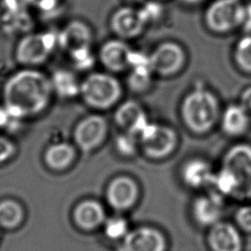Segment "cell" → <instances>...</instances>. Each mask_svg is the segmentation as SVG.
Listing matches in <instances>:
<instances>
[{
	"mask_svg": "<svg viewBox=\"0 0 251 251\" xmlns=\"http://www.w3.org/2000/svg\"><path fill=\"white\" fill-rule=\"evenodd\" d=\"M52 91L51 79L43 73L21 70L11 75L4 85V107L21 119L35 116L47 107Z\"/></svg>",
	"mask_w": 251,
	"mask_h": 251,
	"instance_id": "obj_1",
	"label": "cell"
},
{
	"mask_svg": "<svg viewBox=\"0 0 251 251\" xmlns=\"http://www.w3.org/2000/svg\"><path fill=\"white\" fill-rule=\"evenodd\" d=\"M219 115V103L208 89L197 85L183 99L181 117L185 125L194 132L210 130Z\"/></svg>",
	"mask_w": 251,
	"mask_h": 251,
	"instance_id": "obj_2",
	"label": "cell"
},
{
	"mask_svg": "<svg viewBox=\"0 0 251 251\" xmlns=\"http://www.w3.org/2000/svg\"><path fill=\"white\" fill-rule=\"evenodd\" d=\"M121 93L119 81L108 74H91L80 84L82 99L95 109L110 108L118 101Z\"/></svg>",
	"mask_w": 251,
	"mask_h": 251,
	"instance_id": "obj_3",
	"label": "cell"
},
{
	"mask_svg": "<svg viewBox=\"0 0 251 251\" xmlns=\"http://www.w3.org/2000/svg\"><path fill=\"white\" fill-rule=\"evenodd\" d=\"M223 167L235 177L237 189L234 194L238 198L251 197V146L235 144L226 153Z\"/></svg>",
	"mask_w": 251,
	"mask_h": 251,
	"instance_id": "obj_4",
	"label": "cell"
},
{
	"mask_svg": "<svg viewBox=\"0 0 251 251\" xmlns=\"http://www.w3.org/2000/svg\"><path fill=\"white\" fill-rule=\"evenodd\" d=\"M58 44V33L44 31L24 36L16 49L17 60L24 65H39L46 61Z\"/></svg>",
	"mask_w": 251,
	"mask_h": 251,
	"instance_id": "obj_5",
	"label": "cell"
},
{
	"mask_svg": "<svg viewBox=\"0 0 251 251\" xmlns=\"http://www.w3.org/2000/svg\"><path fill=\"white\" fill-rule=\"evenodd\" d=\"M243 9L240 0H216L206 11V24L216 32L231 30L241 25Z\"/></svg>",
	"mask_w": 251,
	"mask_h": 251,
	"instance_id": "obj_6",
	"label": "cell"
},
{
	"mask_svg": "<svg viewBox=\"0 0 251 251\" xmlns=\"http://www.w3.org/2000/svg\"><path fill=\"white\" fill-rule=\"evenodd\" d=\"M139 142L148 157L160 159L174 151L176 144V134L171 127L150 123L139 136Z\"/></svg>",
	"mask_w": 251,
	"mask_h": 251,
	"instance_id": "obj_7",
	"label": "cell"
},
{
	"mask_svg": "<svg viewBox=\"0 0 251 251\" xmlns=\"http://www.w3.org/2000/svg\"><path fill=\"white\" fill-rule=\"evenodd\" d=\"M107 133L106 120L98 115L82 119L75 128L74 138L80 150L90 152L97 148L105 139Z\"/></svg>",
	"mask_w": 251,
	"mask_h": 251,
	"instance_id": "obj_8",
	"label": "cell"
},
{
	"mask_svg": "<svg viewBox=\"0 0 251 251\" xmlns=\"http://www.w3.org/2000/svg\"><path fill=\"white\" fill-rule=\"evenodd\" d=\"M154 73L171 75L177 73L184 63L183 49L175 42H163L150 55Z\"/></svg>",
	"mask_w": 251,
	"mask_h": 251,
	"instance_id": "obj_9",
	"label": "cell"
},
{
	"mask_svg": "<svg viewBox=\"0 0 251 251\" xmlns=\"http://www.w3.org/2000/svg\"><path fill=\"white\" fill-rule=\"evenodd\" d=\"M137 196V184L129 176H120L115 177L107 188V200L112 207L118 210L130 208L136 202Z\"/></svg>",
	"mask_w": 251,
	"mask_h": 251,
	"instance_id": "obj_10",
	"label": "cell"
},
{
	"mask_svg": "<svg viewBox=\"0 0 251 251\" xmlns=\"http://www.w3.org/2000/svg\"><path fill=\"white\" fill-rule=\"evenodd\" d=\"M123 249L125 251H165L166 239L157 229L143 226L126 235Z\"/></svg>",
	"mask_w": 251,
	"mask_h": 251,
	"instance_id": "obj_11",
	"label": "cell"
},
{
	"mask_svg": "<svg viewBox=\"0 0 251 251\" xmlns=\"http://www.w3.org/2000/svg\"><path fill=\"white\" fill-rule=\"evenodd\" d=\"M25 5V0H0V25L7 32L25 30L30 25Z\"/></svg>",
	"mask_w": 251,
	"mask_h": 251,
	"instance_id": "obj_12",
	"label": "cell"
},
{
	"mask_svg": "<svg viewBox=\"0 0 251 251\" xmlns=\"http://www.w3.org/2000/svg\"><path fill=\"white\" fill-rule=\"evenodd\" d=\"M91 38V31L85 24L79 21H73L58 33V45L72 54L89 47Z\"/></svg>",
	"mask_w": 251,
	"mask_h": 251,
	"instance_id": "obj_13",
	"label": "cell"
},
{
	"mask_svg": "<svg viewBox=\"0 0 251 251\" xmlns=\"http://www.w3.org/2000/svg\"><path fill=\"white\" fill-rule=\"evenodd\" d=\"M145 24L141 20L138 10L123 7L117 10L111 19V27L116 34L124 38H131L138 35Z\"/></svg>",
	"mask_w": 251,
	"mask_h": 251,
	"instance_id": "obj_14",
	"label": "cell"
},
{
	"mask_svg": "<svg viewBox=\"0 0 251 251\" xmlns=\"http://www.w3.org/2000/svg\"><path fill=\"white\" fill-rule=\"evenodd\" d=\"M213 251H240L241 238L234 226L227 223L215 224L208 236Z\"/></svg>",
	"mask_w": 251,
	"mask_h": 251,
	"instance_id": "obj_15",
	"label": "cell"
},
{
	"mask_svg": "<svg viewBox=\"0 0 251 251\" xmlns=\"http://www.w3.org/2000/svg\"><path fill=\"white\" fill-rule=\"evenodd\" d=\"M131 49L129 46L119 39L107 41L100 49L99 56L102 64L114 72L124 71L128 68V59Z\"/></svg>",
	"mask_w": 251,
	"mask_h": 251,
	"instance_id": "obj_16",
	"label": "cell"
},
{
	"mask_svg": "<svg viewBox=\"0 0 251 251\" xmlns=\"http://www.w3.org/2000/svg\"><path fill=\"white\" fill-rule=\"evenodd\" d=\"M223 210L222 198L214 193L197 198L193 204V214L201 225H215L218 223Z\"/></svg>",
	"mask_w": 251,
	"mask_h": 251,
	"instance_id": "obj_17",
	"label": "cell"
},
{
	"mask_svg": "<svg viewBox=\"0 0 251 251\" xmlns=\"http://www.w3.org/2000/svg\"><path fill=\"white\" fill-rule=\"evenodd\" d=\"M181 176L187 185L191 187H202L208 183H212L214 173L206 161L192 159L183 165Z\"/></svg>",
	"mask_w": 251,
	"mask_h": 251,
	"instance_id": "obj_18",
	"label": "cell"
},
{
	"mask_svg": "<svg viewBox=\"0 0 251 251\" xmlns=\"http://www.w3.org/2000/svg\"><path fill=\"white\" fill-rule=\"evenodd\" d=\"M249 125L248 111L241 104L228 105L222 117V126L228 135L243 133Z\"/></svg>",
	"mask_w": 251,
	"mask_h": 251,
	"instance_id": "obj_19",
	"label": "cell"
},
{
	"mask_svg": "<svg viewBox=\"0 0 251 251\" xmlns=\"http://www.w3.org/2000/svg\"><path fill=\"white\" fill-rule=\"evenodd\" d=\"M75 219L81 227L93 228L103 222L104 210L98 202L86 200L78 204L75 208Z\"/></svg>",
	"mask_w": 251,
	"mask_h": 251,
	"instance_id": "obj_20",
	"label": "cell"
},
{
	"mask_svg": "<svg viewBox=\"0 0 251 251\" xmlns=\"http://www.w3.org/2000/svg\"><path fill=\"white\" fill-rule=\"evenodd\" d=\"M75 149L69 143H56L48 147L45 152V163L47 166L56 171L67 169L74 161Z\"/></svg>",
	"mask_w": 251,
	"mask_h": 251,
	"instance_id": "obj_21",
	"label": "cell"
},
{
	"mask_svg": "<svg viewBox=\"0 0 251 251\" xmlns=\"http://www.w3.org/2000/svg\"><path fill=\"white\" fill-rule=\"evenodd\" d=\"M50 79L53 90L62 98H73L80 93V84L70 71L58 70Z\"/></svg>",
	"mask_w": 251,
	"mask_h": 251,
	"instance_id": "obj_22",
	"label": "cell"
},
{
	"mask_svg": "<svg viewBox=\"0 0 251 251\" xmlns=\"http://www.w3.org/2000/svg\"><path fill=\"white\" fill-rule=\"evenodd\" d=\"M143 113L142 108L137 102L128 100L120 105L117 109L115 113V121L120 126L125 127L127 130Z\"/></svg>",
	"mask_w": 251,
	"mask_h": 251,
	"instance_id": "obj_23",
	"label": "cell"
},
{
	"mask_svg": "<svg viewBox=\"0 0 251 251\" xmlns=\"http://www.w3.org/2000/svg\"><path fill=\"white\" fill-rule=\"evenodd\" d=\"M23 218L21 206L13 200H4L0 202V225L6 227L17 226Z\"/></svg>",
	"mask_w": 251,
	"mask_h": 251,
	"instance_id": "obj_24",
	"label": "cell"
},
{
	"mask_svg": "<svg viewBox=\"0 0 251 251\" xmlns=\"http://www.w3.org/2000/svg\"><path fill=\"white\" fill-rule=\"evenodd\" d=\"M212 183L222 194L234 196L237 189L235 177L227 169L224 167H222V169L217 174H214Z\"/></svg>",
	"mask_w": 251,
	"mask_h": 251,
	"instance_id": "obj_25",
	"label": "cell"
},
{
	"mask_svg": "<svg viewBox=\"0 0 251 251\" xmlns=\"http://www.w3.org/2000/svg\"><path fill=\"white\" fill-rule=\"evenodd\" d=\"M234 57L239 68L251 73V35H245L238 40Z\"/></svg>",
	"mask_w": 251,
	"mask_h": 251,
	"instance_id": "obj_26",
	"label": "cell"
},
{
	"mask_svg": "<svg viewBox=\"0 0 251 251\" xmlns=\"http://www.w3.org/2000/svg\"><path fill=\"white\" fill-rule=\"evenodd\" d=\"M137 141H139V138L135 134L126 130V132L117 136L116 148L120 154L125 156H131L136 151Z\"/></svg>",
	"mask_w": 251,
	"mask_h": 251,
	"instance_id": "obj_27",
	"label": "cell"
},
{
	"mask_svg": "<svg viewBox=\"0 0 251 251\" xmlns=\"http://www.w3.org/2000/svg\"><path fill=\"white\" fill-rule=\"evenodd\" d=\"M138 13L141 20L146 25L160 19L163 14V7L156 1H148L142 5V7L138 10Z\"/></svg>",
	"mask_w": 251,
	"mask_h": 251,
	"instance_id": "obj_28",
	"label": "cell"
},
{
	"mask_svg": "<svg viewBox=\"0 0 251 251\" xmlns=\"http://www.w3.org/2000/svg\"><path fill=\"white\" fill-rule=\"evenodd\" d=\"M127 225L124 219L113 218L105 224V232L108 237L118 239L126 234Z\"/></svg>",
	"mask_w": 251,
	"mask_h": 251,
	"instance_id": "obj_29",
	"label": "cell"
},
{
	"mask_svg": "<svg viewBox=\"0 0 251 251\" xmlns=\"http://www.w3.org/2000/svg\"><path fill=\"white\" fill-rule=\"evenodd\" d=\"M71 55V58L75 64V66L79 70H86L93 66L94 57L90 52V48H83L78 51H75Z\"/></svg>",
	"mask_w": 251,
	"mask_h": 251,
	"instance_id": "obj_30",
	"label": "cell"
},
{
	"mask_svg": "<svg viewBox=\"0 0 251 251\" xmlns=\"http://www.w3.org/2000/svg\"><path fill=\"white\" fill-rule=\"evenodd\" d=\"M152 75H145L131 72L128 77V84L133 91H143L145 90L151 81Z\"/></svg>",
	"mask_w": 251,
	"mask_h": 251,
	"instance_id": "obj_31",
	"label": "cell"
},
{
	"mask_svg": "<svg viewBox=\"0 0 251 251\" xmlns=\"http://www.w3.org/2000/svg\"><path fill=\"white\" fill-rule=\"evenodd\" d=\"M21 120L7 111L5 107H0V128H7L8 130L17 129Z\"/></svg>",
	"mask_w": 251,
	"mask_h": 251,
	"instance_id": "obj_32",
	"label": "cell"
},
{
	"mask_svg": "<svg viewBox=\"0 0 251 251\" xmlns=\"http://www.w3.org/2000/svg\"><path fill=\"white\" fill-rule=\"evenodd\" d=\"M25 2L40 12L48 15L57 10L60 0H25Z\"/></svg>",
	"mask_w": 251,
	"mask_h": 251,
	"instance_id": "obj_33",
	"label": "cell"
},
{
	"mask_svg": "<svg viewBox=\"0 0 251 251\" xmlns=\"http://www.w3.org/2000/svg\"><path fill=\"white\" fill-rule=\"evenodd\" d=\"M239 226L246 231H251V205L240 208L235 216Z\"/></svg>",
	"mask_w": 251,
	"mask_h": 251,
	"instance_id": "obj_34",
	"label": "cell"
},
{
	"mask_svg": "<svg viewBox=\"0 0 251 251\" xmlns=\"http://www.w3.org/2000/svg\"><path fill=\"white\" fill-rule=\"evenodd\" d=\"M14 143L4 136H0V164L9 160L15 153Z\"/></svg>",
	"mask_w": 251,
	"mask_h": 251,
	"instance_id": "obj_35",
	"label": "cell"
},
{
	"mask_svg": "<svg viewBox=\"0 0 251 251\" xmlns=\"http://www.w3.org/2000/svg\"><path fill=\"white\" fill-rule=\"evenodd\" d=\"M241 26L247 32H251V3L244 5Z\"/></svg>",
	"mask_w": 251,
	"mask_h": 251,
	"instance_id": "obj_36",
	"label": "cell"
},
{
	"mask_svg": "<svg viewBox=\"0 0 251 251\" xmlns=\"http://www.w3.org/2000/svg\"><path fill=\"white\" fill-rule=\"evenodd\" d=\"M240 104L247 110L251 111V87L246 88L240 97Z\"/></svg>",
	"mask_w": 251,
	"mask_h": 251,
	"instance_id": "obj_37",
	"label": "cell"
},
{
	"mask_svg": "<svg viewBox=\"0 0 251 251\" xmlns=\"http://www.w3.org/2000/svg\"><path fill=\"white\" fill-rule=\"evenodd\" d=\"M183 1H185V2H187V3H190V4H194V3L200 2L201 0H183Z\"/></svg>",
	"mask_w": 251,
	"mask_h": 251,
	"instance_id": "obj_38",
	"label": "cell"
},
{
	"mask_svg": "<svg viewBox=\"0 0 251 251\" xmlns=\"http://www.w3.org/2000/svg\"><path fill=\"white\" fill-rule=\"evenodd\" d=\"M131 1H139V0H131Z\"/></svg>",
	"mask_w": 251,
	"mask_h": 251,
	"instance_id": "obj_39",
	"label": "cell"
}]
</instances>
